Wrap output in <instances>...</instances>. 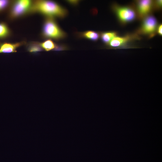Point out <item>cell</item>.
Segmentation results:
<instances>
[{"mask_svg":"<svg viewBox=\"0 0 162 162\" xmlns=\"http://www.w3.org/2000/svg\"><path fill=\"white\" fill-rule=\"evenodd\" d=\"M30 12L38 13L46 17L63 18L68 14L67 9L56 2L50 0H36L32 2Z\"/></svg>","mask_w":162,"mask_h":162,"instance_id":"6da1fadb","label":"cell"},{"mask_svg":"<svg viewBox=\"0 0 162 162\" xmlns=\"http://www.w3.org/2000/svg\"><path fill=\"white\" fill-rule=\"evenodd\" d=\"M42 35L46 39L59 40L67 37V34L59 27L54 18L47 17L43 24Z\"/></svg>","mask_w":162,"mask_h":162,"instance_id":"7a4b0ae2","label":"cell"},{"mask_svg":"<svg viewBox=\"0 0 162 162\" xmlns=\"http://www.w3.org/2000/svg\"><path fill=\"white\" fill-rule=\"evenodd\" d=\"M118 17L123 23L130 22L136 17V14L132 8L128 7H116L114 8Z\"/></svg>","mask_w":162,"mask_h":162,"instance_id":"3957f363","label":"cell"},{"mask_svg":"<svg viewBox=\"0 0 162 162\" xmlns=\"http://www.w3.org/2000/svg\"><path fill=\"white\" fill-rule=\"evenodd\" d=\"M157 25V21L156 18L153 16H148L144 21L141 28L142 32L145 34L153 35Z\"/></svg>","mask_w":162,"mask_h":162,"instance_id":"277c9868","label":"cell"},{"mask_svg":"<svg viewBox=\"0 0 162 162\" xmlns=\"http://www.w3.org/2000/svg\"><path fill=\"white\" fill-rule=\"evenodd\" d=\"M29 10L23 6L18 1L15 2L11 6L9 16L10 19L18 18L25 15Z\"/></svg>","mask_w":162,"mask_h":162,"instance_id":"5b68a950","label":"cell"},{"mask_svg":"<svg viewBox=\"0 0 162 162\" xmlns=\"http://www.w3.org/2000/svg\"><path fill=\"white\" fill-rule=\"evenodd\" d=\"M25 41L15 43L4 42L0 43V53H10L16 52V49L24 44Z\"/></svg>","mask_w":162,"mask_h":162,"instance_id":"8992f818","label":"cell"},{"mask_svg":"<svg viewBox=\"0 0 162 162\" xmlns=\"http://www.w3.org/2000/svg\"><path fill=\"white\" fill-rule=\"evenodd\" d=\"M152 2L151 0H141L138 3V10L141 17L146 15L150 11L152 6Z\"/></svg>","mask_w":162,"mask_h":162,"instance_id":"52a82bcc","label":"cell"},{"mask_svg":"<svg viewBox=\"0 0 162 162\" xmlns=\"http://www.w3.org/2000/svg\"><path fill=\"white\" fill-rule=\"evenodd\" d=\"M77 35L79 37L85 38L92 41H96L99 39V34L96 32L88 30L83 32H78Z\"/></svg>","mask_w":162,"mask_h":162,"instance_id":"ba28073f","label":"cell"},{"mask_svg":"<svg viewBox=\"0 0 162 162\" xmlns=\"http://www.w3.org/2000/svg\"><path fill=\"white\" fill-rule=\"evenodd\" d=\"M128 36L124 37H116L109 42V46L112 47H118L122 46L127 43L130 39Z\"/></svg>","mask_w":162,"mask_h":162,"instance_id":"9c48e42d","label":"cell"},{"mask_svg":"<svg viewBox=\"0 0 162 162\" xmlns=\"http://www.w3.org/2000/svg\"><path fill=\"white\" fill-rule=\"evenodd\" d=\"M39 44L43 49L47 51L54 50L57 45V44L51 39L47 40L42 42L39 43Z\"/></svg>","mask_w":162,"mask_h":162,"instance_id":"30bf717a","label":"cell"},{"mask_svg":"<svg viewBox=\"0 0 162 162\" xmlns=\"http://www.w3.org/2000/svg\"><path fill=\"white\" fill-rule=\"evenodd\" d=\"M116 36V33L113 32H103L101 33L100 35L102 41L106 44L109 43L110 41Z\"/></svg>","mask_w":162,"mask_h":162,"instance_id":"8fae6325","label":"cell"},{"mask_svg":"<svg viewBox=\"0 0 162 162\" xmlns=\"http://www.w3.org/2000/svg\"><path fill=\"white\" fill-rule=\"evenodd\" d=\"M10 34V30L6 24L4 22H0V39L8 37Z\"/></svg>","mask_w":162,"mask_h":162,"instance_id":"7c38bea8","label":"cell"},{"mask_svg":"<svg viewBox=\"0 0 162 162\" xmlns=\"http://www.w3.org/2000/svg\"><path fill=\"white\" fill-rule=\"evenodd\" d=\"M28 50L31 52H37L41 51L43 49L39 44V42H32L28 44Z\"/></svg>","mask_w":162,"mask_h":162,"instance_id":"4fadbf2b","label":"cell"},{"mask_svg":"<svg viewBox=\"0 0 162 162\" xmlns=\"http://www.w3.org/2000/svg\"><path fill=\"white\" fill-rule=\"evenodd\" d=\"M10 2L8 0H0V12L6 9L9 5Z\"/></svg>","mask_w":162,"mask_h":162,"instance_id":"5bb4252c","label":"cell"},{"mask_svg":"<svg viewBox=\"0 0 162 162\" xmlns=\"http://www.w3.org/2000/svg\"><path fill=\"white\" fill-rule=\"evenodd\" d=\"M68 47L64 44H57L54 50L56 51H60L66 50L67 49Z\"/></svg>","mask_w":162,"mask_h":162,"instance_id":"9a60e30c","label":"cell"},{"mask_svg":"<svg viewBox=\"0 0 162 162\" xmlns=\"http://www.w3.org/2000/svg\"><path fill=\"white\" fill-rule=\"evenodd\" d=\"M67 2L70 4H71V5L76 6L80 2L79 0H67Z\"/></svg>","mask_w":162,"mask_h":162,"instance_id":"2e32d148","label":"cell"},{"mask_svg":"<svg viewBox=\"0 0 162 162\" xmlns=\"http://www.w3.org/2000/svg\"><path fill=\"white\" fill-rule=\"evenodd\" d=\"M162 26L161 24L158 27V34L160 35H162Z\"/></svg>","mask_w":162,"mask_h":162,"instance_id":"e0dca14e","label":"cell"},{"mask_svg":"<svg viewBox=\"0 0 162 162\" xmlns=\"http://www.w3.org/2000/svg\"><path fill=\"white\" fill-rule=\"evenodd\" d=\"M157 6L158 7H160L162 5V1L158 0L157 2Z\"/></svg>","mask_w":162,"mask_h":162,"instance_id":"ac0fdd59","label":"cell"}]
</instances>
